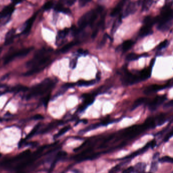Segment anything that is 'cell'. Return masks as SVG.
Wrapping results in <instances>:
<instances>
[{
	"instance_id": "1",
	"label": "cell",
	"mask_w": 173,
	"mask_h": 173,
	"mask_svg": "<svg viewBox=\"0 0 173 173\" xmlns=\"http://www.w3.org/2000/svg\"><path fill=\"white\" fill-rule=\"evenodd\" d=\"M47 52L46 49H42L36 52L34 57L28 61L26 66L30 70L24 73V76H30L39 73L45 69L49 64L50 58L49 56H45Z\"/></svg>"
},
{
	"instance_id": "2",
	"label": "cell",
	"mask_w": 173,
	"mask_h": 173,
	"mask_svg": "<svg viewBox=\"0 0 173 173\" xmlns=\"http://www.w3.org/2000/svg\"><path fill=\"white\" fill-rule=\"evenodd\" d=\"M56 82L51 78H47L40 83L34 86L29 90L26 96V100H29L37 96H42L48 92H50L56 85Z\"/></svg>"
},
{
	"instance_id": "3",
	"label": "cell",
	"mask_w": 173,
	"mask_h": 173,
	"mask_svg": "<svg viewBox=\"0 0 173 173\" xmlns=\"http://www.w3.org/2000/svg\"><path fill=\"white\" fill-rule=\"evenodd\" d=\"M101 12L102 10L99 7L95 10L86 12L79 19V21L78 22L79 26L78 28L82 31L88 25L92 26L97 19L98 14Z\"/></svg>"
},
{
	"instance_id": "4",
	"label": "cell",
	"mask_w": 173,
	"mask_h": 173,
	"mask_svg": "<svg viewBox=\"0 0 173 173\" xmlns=\"http://www.w3.org/2000/svg\"><path fill=\"white\" fill-rule=\"evenodd\" d=\"M47 147L48 146H43L42 147L39 148L33 154H30L27 158L20 161L17 166L15 167L14 169L15 171H20L22 169L28 167L29 165L32 164L33 162H35L37 159H38L40 157L42 153Z\"/></svg>"
},
{
	"instance_id": "5",
	"label": "cell",
	"mask_w": 173,
	"mask_h": 173,
	"mask_svg": "<svg viewBox=\"0 0 173 173\" xmlns=\"http://www.w3.org/2000/svg\"><path fill=\"white\" fill-rule=\"evenodd\" d=\"M122 83L125 86L132 85L141 82L140 76L139 74H134L124 69L120 78Z\"/></svg>"
},
{
	"instance_id": "6",
	"label": "cell",
	"mask_w": 173,
	"mask_h": 173,
	"mask_svg": "<svg viewBox=\"0 0 173 173\" xmlns=\"http://www.w3.org/2000/svg\"><path fill=\"white\" fill-rule=\"evenodd\" d=\"M96 96H98V94L94 91L91 93H86L82 94L81 98L83 99V103L78 108L76 112V113H81L85 111L88 106L92 104Z\"/></svg>"
},
{
	"instance_id": "7",
	"label": "cell",
	"mask_w": 173,
	"mask_h": 173,
	"mask_svg": "<svg viewBox=\"0 0 173 173\" xmlns=\"http://www.w3.org/2000/svg\"><path fill=\"white\" fill-rule=\"evenodd\" d=\"M33 49V47H29V48H24V49H21L18 51H16V52H12L11 54H8L5 58L4 64H8L16 58H22L25 56H27L28 54Z\"/></svg>"
},
{
	"instance_id": "8",
	"label": "cell",
	"mask_w": 173,
	"mask_h": 173,
	"mask_svg": "<svg viewBox=\"0 0 173 173\" xmlns=\"http://www.w3.org/2000/svg\"><path fill=\"white\" fill-rule=\"evenodd\" d=\"M169 81L168 83L164 85H160V84H152L151 85L148 86L146 88L145 90H144V94L146 95H149V94H154L155 92H159L160 90L166 89L167 88H171L172 86V84Z\"/></svg>"
},
{
	"instance_id": "9",
	"label": "cell",
	"mask_w": 173,
	"mask_h": 173,
	"mask_svg": "<svg viewBox=\"0 0 173 173\" xmlns=\"http://www.w3.org/2000/svg\"><path fill=\"white\" fill-rule=\"evenodd\" d=\"M117 120H110L109 118H107V119L104 120L102 122H98V123H95V124H92L90 126L86 127L85 128L80 130L79 132V134H85L89 131L94 130L96 129V128H98L101 127V126H106L108 124H111V123H115L116 122L118 121Z\"/></svg>"
},
{
	"instance_id": "10",
	"label": "cell",
	"mask_w": 173,
	"mask_h": 173,
	"mask_svg": "<svg viewBox=\"0 0 173 173\" xmlns=\"http://www.w3.org/2000/svg\"><path fill=\"white\" fill-rule=\"evenodd\" d=\"M167 100V94L156 96L153 100L149 103L148 108L151 111H155Z\"/></svg>"
},
{
	"instance_id": "11",
	"label": "cell",
	"mask_w": 173,
	"mask_h": 173,
	"mask_svg": "<svg viewBox=\"0 0 173 173\" xmlns=\"http://www.w3.org/2000/svg\"><path fill=\"white\" fill-rule=\"evenodd\" d=\"M31 154V152L30 150H26L22 152L21 153L17 155L15 157L9 159L8 160H5V161L3 162V166H7L8 165H11L17 161H22L24 159L27 158L28 156Z\"/></svg>"
},
{
	"instance_id": "12",
	"label": "cell",
	"mask_w": 173,
	"mask_h": 173,
	"mask_svg": "<svg viewBox=\"0 0 173 173\" xmlns=\"http://www.w3.org/2000/svg\"><path fill=\"white\" fill-rule=\"evenodd\" d=\"M150 148V142H148L146 145L144 147L141 148L140 149L138 150L137 151L135 152L134 153H133L132 154H130L129 155L126 156L123 158L119 159L120 160H125V159H133V158L135 157L137 155H139L140 154H142L145 153L146 151H147L149 149V148Z\"/></svg>"
},
{
	"instance_id": "13",
	"label": "cell",
	"mask_w": 173,
	"mask_h": 173,
	"mask_svg": "<svg viewBox=\"0 0 173 173\" xmlns=\"http://www.w3.org/2000/svg\"><path fill=\"white\" fill-rule=\"evenodd\" d=\"M137 10V5L134 2H130L126 6L123 13L121 15L122 18L128 17L129 15L135 13Z\"/></svg>"
},
{
	"instance_id": "14",
	"label": "cell",
	"mask_w": 173,
	"mask_h": 173,
	"mask_svg": "<svg viewBox=\"0 0 173 173\" xmlns=\"http://www.w3.org/2000/svg\"><path fill=\"white\" fill-rule=\"evenodd\" d=\"M64 123H65V122L62 121V120L52 122V123H50V124H48L46 127H45V128L43 129L42 130H41L40 132V134H44L46 133H48L54 128H56L57 126H60V125H62V124H64Z\"/></svg>"
},
{
	"instance_id": "15",
	"label": "cell",
	"mask_w": 173,
	"mask_h": 173,
	"mask_svg": "<svg viewBox=\"0 0 173 173\" xmlns=\"http://www.w3.org/2000/svg\"><path fill=\"white\" fill-rule=\"evenodd\" d=\"M37 17V13L35 15H33L32 17L28 19L24 24V28L22 31V34L24 35L28 34L30 32V31L32 28L33 24L35 20Z\"/></svg>"
},
{
	"instance_id": "16",
	"label": "cell",
	"mask_w": 173,
	"mask_h": 173,
	"mask_svg": "<svg viewBox=\"0 0 173 173\" xmlns=\"http://www.w3.org/2000/svg\"><path fill=\"white\" fill-rule=\"evenodd\" d=\"M67 155L66 152L64 151H60L58 152V153L56 154V156L54 157L53 162L52 164L51 167L50 168V172L54 170V167H56V164L60 160H62L63 158H65Z\"/></svg>"
},
{
	"instance_id": "17",
	"label": "cell",
	"mask_w": 173,
	"mask_h": 173,
	"mask_svg": "<svg viewBox=\"0 0 173 173\" xmlns=\"http://www.w3.org/2000/svg\"><path fill=\"white\" fill-rule=\"evenodd\" d=\"M152 68H153V66H151L150 65L149 67H148L147 68L144 69L143 70L141 71V72L139 73V75L140 76L141 81H145L151 77Z\"/></svg>"
},
{
	"instance_id": "18",
	"label": "cell",
	"mask_w": 173,
	"mask_h": 173,
	"mask_svg": "<svg viewBox=\"0 0 173 173\" xmlns=\"http://www.w3.org/2000/svg\"><path fill=\"white\" fill-rule=\"evenodd\" d=\"M14 6L15 5L12 4L7 6L3 9V10L0 13L1 18H4V17H8V16H11V14L14 11V9H15Z\"/></svg>"
},
{
	"instance_id": "19",
	"label": "cell",
	"mask_w": 173,
	"mask_h": 173,
	"mask_svg": "<svg viewBox=\"0 0 173 173\" xmlns=\"http://www.w3.org/2000/svg\"><path fill=\"white\" fill-rule=\"evenodd\" d=\"M15 30L14 28H12L9 30L7 32L5 39L4 44L6 46L10 45L11 44L13 43L14 39L15 38Z\"/></svg>"
},
{
	"instance_id": "20",
	"label": "cell",
	"mask_w": 173,
	"mask_h": 173,
	"mask_svg": "<svg viewBox=\"0 0 173 173\" xmlns=\"http://www.w3.org/2000/svg\"><path fill=\"white\" fill-rule=\"evenodd\" d=\"M100 80L98 78H96L94 80H92L90 81H86V80H81L78 81L77 83H76V85H77L79 87H88L90 86L94 85V84L98 82V81Z\"/></svg>"
},
{
	"instance_id": "21",
	"label": "cell",
	"mask_w": 173,
	"mask_h": 173,
	"mask_svg": "<svg viewBox=\"0 0 173 173\" xmlns=\"http://www.w3.org/2000/svg\"><path fill=\"white\" fill-rule=\"evenodd\" d=\"M76 85V83H67L62 85L59 90L56 94L54 97L57 98L58 96H60L61 95L64 94L67 90L70 88H73L74 86Z\"/></svg>"
},
{
	"instance_id": "22",
	"label": "cell",
	"mask_w": 173,
	"mask_h": 173,
	"mask_svg": "<svg viewBox=\"0 0 173 173\" xmlns=\"http://www.w3.org/2000/svg\"><path fill=\"white\" fill-rule=\"evenodd\" d=\"M151 26L147 24H144L143 26L141 28L139 32V36L141 37H144L152 34L153 31L152 30Z\"/></svg>"
},
{
	"instance_id": "23",
	"label": "cell",
	"mask_w": 173,
	"mask_h": 173,
	"mask_svg": "<svg viewBox=\"0 0 173 173\" xmlns=\"http://www.w3.org/2000/svg\"><path fill=\"white\" fill-rule=\"evenodd\" d=\"M126 0H121L117 6L114 8L113 10L111 12V17H115L119 14L121 11L122 9L124 6L125 3L126 2Z\"/></svg>"
},
{
	"instance_id": "24",
	"label": "cell",
	"mask_w": 173,
	"mask_h": 173,
	"mask_svg": "<svg viewBox=\"0 0 173 173\" xmlns=\"http://www.w3.org/2000/svg\"><path fill=\"white\" fill-rule=\"evenodd\" d=\"M28 90V88L26 86L22 85H17L13 88H11L10 90H7V92H26Z\"/></svg>"
},
{
	"instance_id": "25",
	"label": "cell",
	"mask_w": 173,
	"mask_h": 173,
	"mask_svg": "<svg viewBox=\"0 0 173 173\" xmlns=\"http://www.w3.org/2000/svg\"><path fill=\"white\" fill-rule=\"evenodd\" d=\"M54 10L58 12H62V13H64V14H70L71 10L69 8L64 7L63 5L60 2L56 4L55 5V6L54 7Z\"/></svg>"
},
{
	"instance_id": "26",
	"label": "cell",
	"mask_w": 173,
	"mask_h": 173,
	"mask_svg": "<svg viewBox=\"0 0 173 173\" xmlns=\"http://www.w3.org/2000/svg\"><path fill=\"white\" fill-rule=\"evenodd\" d=\"M148 100V98L145 97H142L138 98L135 100V102L133 104L132 107V110L133 111L136 109H137L138 107L143 105L144 103H146Z\"/></svg>"
},
{
	"instance_id": "27",
	"label": "cell",
	"mask_w": 173,
	"mask_h": 173,
	"mask_svg": "<svg viewBox=\"0 0 173 173\" xmlns=\"http://www.w3.org/2000/svg\"><path fill=\"white\" fill-rule=\"evenodd\" d=\"M157 120L156 126H160L165 123L168 121L169 118H167V114L165 113L160 114L159 115L157 116L156 118Z\"/></svg>"
},
{
	"instance_id": "28",
	"label": "cell",
	"mask_w": 173,
	"mask_h": 173,
	"mask_svg": "<svg viewBox=\"0 0 173 173\" xmlns=\"http://www.w3.org/2000/svg\"><path fill=\"white\" fill-rule=\"evenodd\" d=\"M148 56V55L146 54H143L142 55H140V54H134V53H131L126 56V60L128 62H130V61L138 60L141 57H146Z\"/></svg>"
},
{
	"instance_id": "29",
	"label": "cell",
	"mask_w": 173,
	"mask_h": 173,
	"mask_svg": "<svg viewBox=\"0 0 173 173\" xmlns=\"http://www.w3.org/2000/svg\"><path fill=\"white\" fill-rule=\"evenodd\" d=\"M134 173H143L146 170V164L144 162H139L134 167Z\"/></svg>"
},
{
	"instance_id": "30",
	"label": "cell",
	"mask_w": 173,
	"mask_h": 173,
	"mask_svg": "<svg viewBox=\"0 0 173 173\" xmlns=\"http://www.w3.org/2000/svg\"><path fill=\"white\" fill-rule=\"evenodd\" d=\"M130 160L129 159H127L126 161H124L123 162H121L119 164L116 166L115 167H113V168L112 169L109 171V173H116V172H118L119 171H120V170L123 167H124L125 166L128 164L129 162H130Z\"/></svg>"
},
{
	"instance_id": "31",
	"label": "cell",
	"mask_w": 173,
	"mask_h": 173,
	"mask_svg": "<svg viewBox=\"0 0 173 173\" xmlns=\"http://www.w3.org/2000/svg\"><path fill=\"white\" fill-rule=\"evenodd\" d=\"M134 44V42L132 40H126L124 41L121 46L122 52H126L127 51H128V50H130L132 47H133Z\"/></svg>"
},
{
	"instance_id": "32",
	"label": "cell",
	"mask_w": 173,
	"mask_h": 173,
	"mask_svg": "<svg viewBox=\"0 0 173 173\" xmlns=\"http://www.w3.org/2000/svg\"><path fill=\"white\" fill-rule=\"evenodd\" d=\"M78 43L79 42L77 41H76L71 42L68 43L67 44H66L64 47H62V49H60V52L61 53H62V54L66 53V52H68V51H69L70 50L71 48H72L73 46H74L75 45H76L77 44H78Z\"/></svg>"
},
{
	"instance_id": "33",
	"label": "cell",
	"mask_w": 173,
	"mask_h": 173,
	"mask_svg": "<svg viewBox=\"0 0 173 173\" xmlns=\"http://www.w3.org/2000/svg\"><path fill=\"white\" fill-rule=\"evenodd\" d=\"M122 18L121 15V16H119L118 18H117V19H116L115 21L114 22V24H113V26H112V28L111 29V33L112 34H114L116 32L118 28L119 27V26L121 24Z\"/></svg>"
},
{
	"instance_id": "34",
	"label": "cell",
	"mask_w": 173,
	"mask_h": 173,
	"mask_svg": "<svg viewBox=\"0 0 173 173\" xmlns=\"http://www.w3.org/2000/svg\"><path fill=\"white\" fill-rule=\"evenodd\" d=\"M71 126H64V128H63L60 130L58 134L54 136V138L55 139H58L59 137H61L62 136L64 135V134H66L67 132H68L69 130H71Z\"/></svg>"
},
{
	"instance_id": "35",
	"label": "cell",
	"mask_w": 173,
	"mask_h": 173,
	"mask_svg": "<svg viewBox=\"0 0 173 173\" xmlns=\"http://www.w3.org/2000/svg\"><path fill=\"white\" fill-rule=\"evenodd\" d=\"M70 32V29L69 28H64V30L60 31L58 32V36H57V39L58 40H62L65 38L66 36L68 35L69 33Z\"/></svg>"
},
{
	"instance_id": "36",
	"label": "cell",
	"mask_w": 173,
	"mask_h": 173,
	"mask_svg": "<svg viewBox=\"0 0 173 173\" xmlns=\"http://www.w3.org/2000/svg\"><path fill=\"white\" fill-rule=\"evenodd\" d=\"M41 124L40 123H39V124H37L36 126H35L34 128L32 130H31V132H30V134L26 136V139H28L32 138L38 132L39 129L41 127Z\"/></svg>"
},
{
	"instance_id": "37",
	"label": "cell",
	"mask_w": 173,
	"mask_h": 173,
	"mask_svg": "<svg viewBox=\"0 0 173 173\" xmlns=\"http://www.w3.org/2000/svg\"><path fill=\"white\" fill-rule=\"evenodd\" d=\"M153 0H145L142 4V11L148 10L151 6Z\"/></svg>"
},
{
	"instance_id": "38",
	"label": "cell",
	"mask_w": 173,
	"mask_h": 173,
	"mask_svg": "<svg viewBox=\"0 0 173 173\" xmlns=\"http://www.w3.org/2000/svg\"><path fill=\"white\" fill-rule=\"evenodd\" d=\"M159 162H161V163H165V162H168V163H171L172 164L173 162V158L169 156H164L161 158H159L158 159Z\"/></svg>"
},
{
	"instance_id": "39",
	"label": "cell",
	"mask_w": 173,
	"mask_h": 173,
	"mask_svg": "<svg viewBox=\"0 0 173 173\" xmlns=\"http://www.w3.org/2000/svg\"><path fill=\"white\" fill-rule=\"evenodd\" d=\"M169 44V41L168 40L164 41L161 43L159 44V45H158V47H157V49L158 50H161L162 49L166 48V47L168 46Z\"/></svg>"
},
{
	"instance_id": "40",
	"label": "cell",
	"mask_w": 173,
	"mask_h": 173,
	"mask_svg": "<svg viewBox=\"0 0 173 173\" xmlns=\"http://www.w3.org/2000/svg\"><path fill=\"white\" fill-rule=\"evenodd\" d=\"M158 162L157 161H152L150 167V172H156L158 170Z\"/></svg>"
},
{
	"instance_id": "41",
	"label": "cell",
	"mask_w": 173,
	"mask_h": 173,
	"mask_svg": "<svg viewBox=\"0 0 173 173\" xmlns=\"http://www.w3.org/2000/svg\"><path fill=\"white\" fill-rule=\"evenodd\" d=\"M76 0H60V3L62 5L66 4L69 6H71L75 4Z\"/></svg>"
},
{
	"instance_id": "42",
	"label": "cell",
	"mask_w": 173,
	"mask_h": 173,
	"mask_svg": "<svg viewBox=\"0 0 173 173\" xmlns=\"http://www.w3.org/2000/svg\"><path fill=\"white\" fill-rule=\"evenodd\" d=\"M54 6V3L52 1H48L46 3L44 7H43V8L45 10H49L50 9L52 8Z\"/></svg>"
},
{
	"instance_id": "43",
	"label": "cell",
	"mask_w": 173,
	"mask_h": 173,
	"mask_svg": "<svg viewBox=\"0 0 173 173\" xmlns=\"http://www.w3.org/2000/svg\"><path fill=\"white\" fill-rule=\"evenodd\" d=\"M109 35L107 34H105V35L103 37L102 40H101L99 44H98V47L99 48H102V47L104 46L105 45V43H106V41H107V39L109 37Z\"/></svg>"
},
{
	"instance_id": "44",
	"label": "cell",
	"mask_w": 173,
	"mask_h": 173,
	"mask_svg": "<svg viewBox=\"0 0 173 173\" xmlns=\"http://www.w3.org/2000/svg\"><path fill=\"white\" fill-rule=\"evenodd\" d=\"M50 96H51V94H50V92L48 94H47L46 96L44 97V98L42 99V102L43 105H44V106L45 107H47V105H48V104L49 103L50 98Z\"/></svg>"
},
{
	"instance_id": "45",
	"label": "cell",
	"mask_w": 173,
	"mask_h": 173,
	"mask_svg": "<svg viewBox=\"0 0 173 173\" xmlns=\"http://www.w3.org/2000/svg\"><path fill=\"white\" fill-rule=\"evenodd\" d=\"M172 136H173V132H172V129H171V130L169 132V133L165 136L163 141L164 142H167L170 139H171Z\"/></svg>"
},
{
	"instance_id": "46",
	"label": "cell",
	"mask_w": 173,
	"mask_h": 173,
	"mask_svg": "<svg viewBox=\"0 0 173 173\" xmlns=\"http://www.w3.org/2000/svg\"><path fill=\"white\" fill-rule=\"evenodd\" d=\"M173 100H170L168 102L165 104V105H164V106H163V108L164 109H169L170 108L173 107Z\"/></svg>"
},
{
	"instance_id": "47",
	"label": "cell",
	"mask_w": 173,
	"mask_h": 173,
	"mask_svg": "<svg viewBox=\"0 0 173 173\" xmlns=\"http://www.w3.org/2000/svg\"><path fill=\"white\" fill-rule=\"evenodd\" d=\"M77 58H75V59L72 60L70 63V66L71 68L73 69H75L77 65Z\"/></svg>"
},
{
	"instance_id": "48",
	"label": "cell",
	"mask_w": 173,
	"mask_h": 173,
	"mask_svg": "<svg viewBox=\"0 0 173 173\" xmlns=\"http://www.w3.org/2000/svg\"><path fill=\"white\" fill-rule=\"evenodd\" d=\"M134 167H130L124 170V171H123L122 172L124 173H134Z\"/></svg>"
},
{
	"instance_id": "49",
	"label": "cell",
	"mask_w": 173,
	"mask_h": 173,
	"mask_svg": "<svg viewBox=\"0 0 173 173\" xmlns=\"http://www.w3.org/2000/svg\"><path fill=\"white\" fill-rule=\"evenodd\" d=\"M91 0H79V4L81 6H85L87 3L90 2Z\"/></svg>"
},
{
	"instance_id": "50",
	"label": "cell",
	"mask_w": 173,
	"mask_h": 173,
	"mask_svg": "<svg viewBox=\"0 0 173 173\" xmlns=\"http://www.w3.org/2000/svg\"><path fill=\"white\" fill-rule=\"evenodd\" d=\"M78 53L80 54H82V55H84V56H85V55H87V54H88V52L87 50H84L83 49H79V50H78Z\"/></svg>"
},
{
	"instance_id": "51",
	"label": "cell",
	"mask_w": 173,
	"mask_h": 173,
	"mask_svg": "<svg viewBox=\"0 0 173 173\" xmlns=\"http://www.w3.org/2000/svg\"><path fill=\"white\" fill-rule=\"evenodd\" d=\"M43 118H44V117H43V116L41 115V114H37L33 117V119L36 120L42 119Z\"/></svg>"
},
{
	"instance_id": "52",
	"label": "cell",
	"mask_w": 173,
	"mask_h": 173,
	"mask_svg": "<svg viewBox=\"0 0 173 173\" xmlns=\"http://www.w3.org/2000/svg\"><path fill=\"white\" fill-rule=\"evenodd\" d=\"M156 145V141L155 140H153L151 141H150V148L153 149L154 148Z\"/></svg>"
},
{
	"instance_id": "53",
	"label": "cell",
	"mask_w": 173,
	"mask_h": 173,
	"mask_svg": "<svg viewBox=\"0 0 173 173\" xmlns=\"http://www.w3.org/2000/svg\"><path fill=\"white\" fill-rule=\"evenodd\" d=\"M159 156V153L158 152H156V153H155L153 156V159L155 160V159H156L158 158Z\"/></svg>"
},
{
	"instance_id": "54",
	"label": "cell",
	"mask_w": 173,
	"mask_h": 173,
	"mask_svg": "<svg viewBox=\"0 0 173 173\" xmlns=\"http://www.w3.org/2000/svg\"><path fill=\"white\" fill-rule=\"evenodd\" d=\"M22 0H12V2H13V4L15 5L17 4L18 3L21 2Z\"/></svg>"
},
{
	"instance_id": "55",
	"label": "cell",
	"mask_w": 173,
	"mask_h": 173,
	"mask_svg": "<svg viewBox=\"0 0 173 173\" xmlns=\"http://www.w3.org/2000/svg\"><path fill=\"white\" fill-rule=\"evenodd\" d=\"M145 1V0H139L138 2V5H142V4Z\"/></svg>"
},
{
	"instance_id": "56",
	"label": "cell",
	"mask_w": 173,
	"mask_h": 173,
	"mask_svg": "<svg viewBox=\"0 0 173 173\" xmlns=\"http://www.w3.org/2000/svg\"><path fill=\"white\" fill-rule=\"evenodd\" d=\"M6 90L4 91V92H1V91H0V96H2L3 94H4L5 93H6Z\"/></svg>"
},
{
	"instance_id": "57",
	"label": "cell",
	"mask_w": 173,
	"mask_h": 173,
	"mask_svg": "<svg viewBox=\"0 0 173 173\" xmlns=\"http://www.w3.org/2000/svg\"><path fill=\"white\" fill-rule=\"evenodd\" d=\"M6 86L5 85H4V84H2L0 83V88H6Z\"/></svg>"
},
{
	"instance_id": "58",
	"label": "cell",
	"mask_w": 173,
	"mask_h": 173,
	"mask_svg": "<svg viewBox=\"0 0 173 173\" xmlns=\"http://www.w3.org/2000/svg\"><path fill=\"white\" fill-rule=\"evenodd\" d=\"M2 52V48L1 47H0V54H1Z\"/></svg>"
},
{
	"instance_id": "59",
	"label": "cell",
	"mask_w": 173,
	"mask_h": 173,
	"mask_svg": "<svg viewBox=\"0 0 173 173\" xmlns=\"http://www.w3.org/2000/svg\"><path fill=\"white\" fill-rule=\"evenodd\" d=\"M1 120H2V119H1V118H0V121H1Z\"/></svg>"
},
{
	"instance_id": "60",
	"label": "cell",
	"mask_w": 173,
	"mask_h": 173,
	"mask_svg": "<svg viewBox=\"0 0 173 173\" xmlns=\"http://www.w3.org/2000/svg\"><path fill=\"white\" fill-rule=\"evenodd\" d=\"M1 154L0 153V157H1Z\"/></svg>"
}]
</instances>
